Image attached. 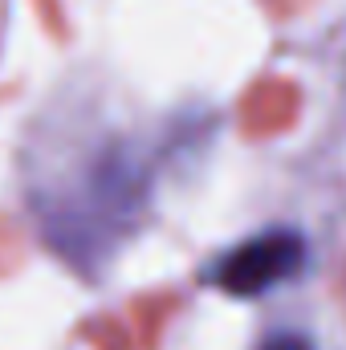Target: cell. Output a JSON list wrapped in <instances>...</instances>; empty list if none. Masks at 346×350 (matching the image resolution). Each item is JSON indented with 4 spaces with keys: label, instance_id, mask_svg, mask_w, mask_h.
<instances>
[{
    "label": "cell",
    "instance_id": "obj_1",
    "mask_svg": "<svg viewBox=\"0 0 346 350\" xmlns=\"http://www.w3.org/2000/svg\"><path fill=\"white\" fill-rule=\"evenodd\" d=\"M147 196L139 159L118 143H98L78 167H57L37 191V216L49 249L78 269H94L135 224Z\"/></svg>",
    "mask_w": 346,
    "mask_h": 350
},
{
    "label": "cell",
    "instance_id": "obj_2",
    "mask_svg": "<svg viewBox=\"0 0 346 350\" xmlns=\"http://www.w3.org/2000/svg\"><path fill=\"white\" fill-rule=\"evenodd\" d=\"M306 261V241L293 228H269L253 241L237 245L232 253H224L212 265L208 281L232 297H257L277 289L281 281L297 277V269Z\"/></svg>",
    "mask_w": 346,
    "mask_h": 350
},
{
    "label": "cell",
    "instance_id": "obj_3",
    "mask_svg": "<svg viewBox=\"0 0 346 350\" xmlns=\"http://www.w3.org/2000/svg\"><path fill=\"white\" fill-rule=\"evenodd\" d=\"M261 350H314L302 334H273V338H265Z\"/></svg>",
    "mask_w": 346,
    "mask_h": 350
}]
</instances>
